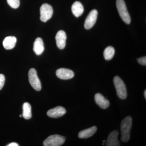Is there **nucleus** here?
Listing matches in <instances>:
<instances>
[{"label": "nucleus", "instance_id": "f257e3e1", "mask_svg": "<svg viewBox=\"0 0 146 146\" xmlns=\"http://www.w3.org/2000/svg\"><path fill=\"white\" fill-rule=\"evenodd\" d=\"M132 121V118L129 116L124 118L121 123V140L123 142H127L130 139Z\"/></svg>", "mask_w": 146, "mask_h": 146}, {"label": "nucleus", "instance_id": "f03ea898", "mask_svg": "<svg viewBox=\"0 0 146 146\" xmlns=\"http://www.w3.org/2000/svg\"><path fill=\"white\" fill-rule=\"evenodd\" d=\"M113 82L117 91L118 96L121 99H125L127 97V91L124 82L119 77L115 76L113 79Z\"/></svg>", "mask_w": 146, "mask_h": 146}, {"label": "nucleus", "instance_id": "7ed1b4c3", "mask_svg": "<svg viewBox=\"0 0 146 146\" xmlns=\"http://www.w3.org/2000/svg\"><path fill=\"white\" fill-rule=\"evenodd\" d=\"M117 9L121 18L127 24L131 23V18L128 11L125 2L124 0H117L116 2Z\"/></svg>", "mask_w": 146, "mask_h": 146}, {"label": "nucleus", "instance_id": "20e7f679", "mask_svg": "<svg viewBox=\"0 0 146 146\" xmlns=\"http://www.w3.org/2000/svg\"><path fill=\"white\" fill-rule=\"evenodd\" d=\"M65 141L64 136L58 134L51 135L44 141L43 144L45 146H60L62 145Z\"/></svg>", "mask_w": 146, "mask_h": 146}, {"label": "nucleus", "instance_id": "39448f33", "mask_svg": "<svg viewBox=\"0 0 146 146\" xmlns=\"http://www.w3.org/2000/svg\"><path fill=\"white\" fill-rule=\"evenodd\" d=\"M28 76L29 82L33 88L36 91H40L42 89V85L36 70L34 68L30 69L29 71Z\"/></svg>", "mask_w": 146, "mask_h": 146}, {"label": "nucleus", "instance_id": "423d86ee", "mask_svg": "<svg viewBox=\"0 0 146 146\" xmlns=\"http://www.w3.org/2000/svg\"><path fill=\"white\" fill-rule=\"evenodd\" d=\"M40 20L43 22H46L52 17L53 10L52 7L48 4L42 5L40 7Z\"/></svg>", "mask_w": 146, "mask_h": 146}, {"label": "nucleus", "instance_id": "0eeeda50", "mask_svg": "<svg viewBox=\"0 0 146 146\" xmlns=\"http://www.w3.org/2000/svg\"><path fill=\"white\" fill-rule=\"evenodd\" d=\"M98 12L96 9L91 11L85 20L84 28L86 29H89L93 27L96 22Z\"/></svg>", "mask_w": 146, "mask_h": 146}, {"label": "nucleus", "instance_id": "6e6552de", "mask_svg": "<svg viewBox=\"0 0 146 146\" xmlns=\"http://www.w3.org/2000/svg\"><path fill=\"white\" fill-rule=\"evenodd\" d=\"M56 75L60 79L65 80L72 78L74 76V74L70 69L60 68L56 71Z\"/></svg>", "mask_w": 146, "mask_h": 146}, {"label": "nucleus", "instance_id": "1a4fd4ad", "mask_svg": "<svg viewBox=\"0 0 146 146\" xmlns=\"http://www.w3.org/2000/svg\"><path fill=\"white\" fill-rule=\"evenodd\" d=\"M66 112L65 108L62 106H57L50 109L47 112V115L49 117L53 118H58L62 117Z\"/></svg>", "mask_w": 146, "mask_h": 146}, {"label": "nucleus", "instance_id": "9d476101", "mask_svg": "<svg viewBox=\"0 0 146 146\" xmlns=\"http://www.w3.org/2000/svg\"><path fill=\"white\" fill-rule=\"evenodd\" d=\"M56 45L58 48L60 49H63L66 46L67 35L65 32L63 31L60 30L58 32L56 35Z\"/></svg>", "mask_w": 146, "mask_h": 146}, {"label": "nucleus", "instance_id": "9b49d317", "mask_svg": "<svg viewBox=\"0 0 146 146\" xmlns=\"http://www.w3.org/2000/svg\"><path fill=\"white\" fill-rule=\"evenodd\" d=\"M119 131L115 130L110 133L106 141V146H120L119 142L118 139Z\"/></svg>", "mask_w": 146, "mask_h": 146}, {"label": "nucleus", "instance_id": "f8f14e48", "mask_svg": "<svg viewBox=\"0 0 146 146\" xmlns=\"http://www.w3.org/2000/svg\"><path fill=\"white\" fill-rule=\"evenodd\" d=\"M95 100L96 103L102 109H106L109 106V101L99 93H98L95 95Z\"/></svg>", "mask_w": 146, "mask_h": 146}, {"label": "nucleus", "instance_id": "ddd939ff", "mask_svg": "<svg viewBox=\"0 0 146 146\" xmlns=\"http://www.w3.org/2000/svg\"><path fill=\"white\" fill-rule=\"evenodd\" d=\"M33 50L37 55H40L43 52L44 50V46L42 38L38 37L35 39L33 44Z\"/></svg>", "mask_w": 146, "mask_h": 146}, {"label": "nucleus", "instance_id": "4468645a", "mask_svg": "<svg viewBox=\"0 0 146 146\" xmlns=\"http://www.w3.org/2000/svg\"><path fill=\"white\" fill-rule=\"evenodd\" d=\"M17 39L14 36H8L3 41V46L6 50H11L16 46Z\"/></svg>", "mask_w": 146, "mask_h": 146}, {"label": "nucleus", "instance_id": "2eb2a0df", "mask_svg": "<svg viewBox=\"0 0 146 146\" xmlns=\"http://www.w3.org/2000/svg\"><path fill=\"white\" fill-rule=\"evenodd\" d=\"M97 128L94 126L92 127L81 131L78 133V137L80 138H88L93 136L96 132Z\"/></svg>", "mask_w": 146, "mask_h": 146}, {"label": "nucleus", "instance_id": "dca6fc26", "mask_svg": "<svg viewBox=\"0 0 146 146\" xmlns=\"http://www.w3.org/2000/svg\"><path fill=\"white\" fill-rule=\"evenodd\" d=\"M72 12L76 17H78L83 13L84 7L81 3L76 1L73 3L72 7Z\"/></svg>", "mask_w": 146, "mask_h": 146}, {"label": "nucleus", "instance_id": "f3484780", "mask_svg": "<svg viewBox=\"0 0 146 146\" xmlns=\"http://www.w3.org/2000/svg\"><path fill=\"white\" fill-rule=\"evenodd\" d=\"M23 116L26 119H29L31 118V107L29 103H25L23 105Z\"/></svg>", "mask_w": 146, "mask_h": 146}, {"label": "nucleus", "instance_id": "a211bd4d", "mask_svg": "<svg viewBox=\"0 0 146 146\" xmlns=\"http://www.w3.org/2000/svg\"><path fill=\"white\" fill-rule=\"evenodd\" d=\"M115 53V48L113 47L109 46L105 49L104 52V56L105 59L109 60L112 59Z\"/></svg>", "mask_w": 146, "mask_h": 146}, {"label": "nucleus", "instance_id": "6ab92c4d", "mask_svg": "<svg viewBox=\"0 0 146 146\" xmlns=\"http://www.w3.org/2000/svg\"><path fill=\"white\" fill-rule=\"evenodd\" d=\"M9 5L11 7L14 9H16L19 7L20 5V0H7Z\"/></svg>", "mask_w": 146, "mask_h": 146}, {"label": "nucleus", "instance_id": "aec40b11", "mask_svg": "<svg viewBox=\"0 0 146 146\" xmlns=\"http://www.w3.org/2000/svg\"><path fill=\"white\" fill-rule=\"evenodd\" d=\"M5 82V77L2 74H0V90L2 89Z\"/></svg>", "mask_w": 146, "mask_h": 146}, {"label": "nucleus", "instance_id": "412c9836", "mask_svg": "<svg viewBox=\"0 0 146 146\" xmlns=\"http://www.w3.org/2000/svg\"><path fill=\"white\" fill-rule=\"evenodd\" d=\"M138 63L141 65H146V56L141 57L138 58Z\"/></svg>", "mask_w": 146, "mask_h": 146}, {"label": "nucleus", "instance_id": "4be33fe9", "mask_svg": "<svg viewBox=\"0 0 146 146\" xmlns=\"http://www.w3.org/2000/svg\"><path fill=\"white\" fill-rule=\"evenodd\" d=\"M8 146H18L19 145L16 143H12L9 144Z\"/></svg>", "mask_w": 146, "mask_h": 146}, {"label": "nucleus", "instance_id": "5701e85b", "mask_svg": "<svg viewBox=\"0 0 146 146\" xmlns=\"http://www.w3.org/2000/svg\"><path fill=\"white\" fill-rule=\"evenodd\" d=\"M144 96H145V98L146 99V90H145L144 92Z\"/></svg>", "mask_w": 146, "mask_h": 146}, {"label": "nucleus", "instance_id": "b1692460", "mask_svg": "<svg viewBox=\"0 0 146 146\" xmlns=\"http://www.w3.org/2000/svg\"><path fill=\"white\" fill-rule=\"evenodd\" d=\"M105 142H106V141H105V140H104V141H103V143H105Z\"/></svg>", "mask_w": 146, "mask_h": 146}, {"label": "nucleus", "instance_id": "393cba45", "mask_svg": "<svg viewBox=\"0 0 146 146\" xmlns=\"http://www.w3.org/2000/svg\"><path fill=\"white\" fill-rule=\"evenodd\" d=\"M22 117V115H20V117Z\"/></svg>", "mask_w": 146, "mask_h": 146}]
</instances>
